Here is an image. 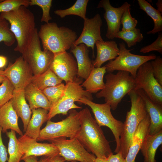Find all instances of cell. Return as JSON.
<instances>
[{"instance_id": "6da1fadb", "label": "cell", "mask_w": 162, "mask_h": 162, "mask_svg": "<svg viewBox=\"0 0 162 162\" xmlns=\"http://www.w3.org/2000/svg\"><path fill=\"white\" fill-rule=\"evenodd\" d=\"M80 112V125L76 137L88 152L96 158H107L113 153L101 127L87 107Z\"/></svg>"}, {"instance_id": "7a4b0ae2", "label": "cell", "mask_w": 162, "mask_h": 162, "mask_svg": "<svg viewBox=\"0 0 162 162\" xmlns=\"http://www.w3.org/2000/svg\"><path fill=\"white\" fill-rule=\"evenodd\" d=\"M0 17L6 20L17 42L14 50L21 53L30 43L37 29L34 15L24 6L10 11L0 13Z\"/></svg>"}, {"instance_id": "3957f363", "label": "cell", "mask_w": 162, "mask_h": 162, "mask_svg": "<svg viewBox=\"0 0 162 162\" xmlns=\"http://www.w3.org/2000/svg\"><path fill=\"white\" fill-rule=\"evenodd\" d=\"M38 33L43 50H49L54 55L71 48L77 39L75 32L66 27H59L55 22L41 25Z\"/></svg>"}, {"instance_id": "277c9868", "label": "cell", "mask_w": 162, "mask_h": 162, "mask_svg": "<svg viewBox=\"0 0 162 162\" xmlns=\"http://www.w3.org/2000/svg\"><path fill=\"white\" fill-rule=\"evenodd\" d=\"M103 89L97 93V98H104L105 103L115 110L124 96L135 87L134 78L128 72L118 70L116 74L108 73Z\"/></svg>"}, {"instance_id": "5b68a950", "label": "cell", "mask_w": 162, "mask_h": 162, "mask_svg": "<svg viewBox=\"0 0 162 162\" xmlns=\"http://www.w3.org/2000/svg\"><path fill=\"white\" fill-rule=\"evenodd\" d=\"M128 94L130 99L131 106L130 110L127 112L125 120L123 123L118 152L124 158L134 133L147 113L144 101L136 91L132 90Z\"/></svg>"}, {"instance_id": "8992f818", "label": "cell", "mask_w": 162, "mask_h": 162, "mask_svg": "<svg viewBox=\"0 0 162 162\" xmlns=\"http://www.w3.org/2000/svg\"><path fill=\"white\" fill-rule=\"evenodd\" d=\"M68 112V116L61 121L55 122L47 120L46 126L40 130L37 141H48L60 137H76L80 125V112L74 109Z\"/></svg>"}, {"instance_id": "52a82bcc", "label": "cell", "mask_w": 162, "mask_h": 162, "mask_svg": "<svg viewBox=\"0 0 162 162\" xmlns=\"http://www.w3.org/2000/svg\"><path fill=\"white\" fill-rule=\"evenodd\" d=\"M82 83V80L78 77L74 81L66 83L63 95L52 106L49 111L47 121L51 120L57 114L67 115L68 111L71 109L82 108V107L74 103L81 98L92 100V94L83 89L81 85Z\"/></svg>"}, {"instance_id": "ba28073f", "label": "cell", "mask_w": 162, "mask_h": 162, "mask_svg": "<svg viewBox=\"0 0 162 162\" xmlns=\"http://www.w3.org/2000/svg\"><path fill=\"white\" fill-rule=\"evenodd\" d=\"M21 54L33 75L41 74L49 69L54 57L51 52L41 50L37 29L29 45Z\"/></svg>"}, {"instance_id": "9c48e42d", "label": "cell", "mask_w": 162, "mask_h": 162, "mask_svg": "<svg viewBox=\"0 0 162 162\" xmlns=\"http://www.w3.org/2000/svg\"><path fill=\"white\" fill-rule=\"evenodd\" d=\"M119 46L118 56L105 66L108 73L115 70L125 71L128 72L134 78L140 66L146 62L154 59L157 57L154 54L142 56L132 54L130 52L132 50L127 49L123 42L119 43Z\"/></svg>"}, {"instance_id": "30bf717a", "label": "cell", "mask_w": 162, "mask_h": 162, "mask_svg": "<svg viewBox=\"0 0 162 162\" xmlns=\"http://www.w3.org/2000/svg\"><path fill=\"white\" fill-rule=\"evenodd\" d=\"M77 102L80 104H84L88 106L92 109L95 119L98 125L101 127L105 126L111 131L115 138L116 146L115 152H119L120 148V138L123 127V123L118 120L112 116L111 107L108 104H99L92 101L82 98Z\"/></svg>"}, {"instance_id": "8fae6325", "label": "cell", "mask_w": 162, "mask_h": 162, "mask_svg": "<svg viewBox=\"0 0 162 162\" xmlns=\"http://www.w3.org/2000/svg\"><path fill=\"white\" fill-rule=\"evenodd\" d=\"M57 148L59 154L68 161L94 162L96 158L89 153L77 139L60 137L48 140Z\"/></svg>"}, {"instance_id": "7c38bea8", "label": "cell", "mask_w": 162, "mask_h": 162, "mask_svg": "<svg viewBox=\"0 0 162 162\" xmlns=\"http://www.w3.org/2000/svg\"><path fill=\"white\" fill-rule=\"evenodd\" d=\"M134 80V90L142 89L151 99L162 104V86L153 75L150 62H146L140 66Z\"/></svg>"}, {"instance_id": "4fadbf2b", "label": "cell", "mask_w": 162, "mask_h": 162, "mask_svg": "<svg viewBox=\"0 0 162 162\" xmlns=\"http://www.w3.org/2000/svg\"><path fill=\"white\" fill-rule=\"evenodd\" d=\"M33 75L29 65L22 56L14 63H10L4 70H0V76L7 78L16 91L24 90L31 83Z\"/></svg>"}, {"instance_id": "5bb4252c", "label": "cell", "mask_w": 162, "mask_h": 162, "mask_svg": "<svg viewBox=\"0 0 162 162\" xmlns=\"http://www.w3.org/2000/svg\"><path fill=\"white\" fill-rule=\"evenodd\" d=\"M50 68L66 83L73 82L78 78L76 62L66 51L54 55Z\"/></svg>"}, {"instance_id": "9a60e30c", "label": "cell", "mask_w": 162, "mask_h": 162, "mask_svg": "<svg viewBox=\"0 0 162 162\" xmlns=\"http://www.w3.org/2000/svg\"><path fill=\"white\" fill-rule=\"evenodd\" d=\"M130 5L125 2L120 7L115 8L111 5L109 0H102L99 2L97 8H103L105 10L104 16L107 25L106 36L107 38L112 39L115 38L120 31L122 15L125 9Z\"/></svg>"}, {"instance_id": "2e32d148", "label": "cell", "mask_w": 162, "mask_h": 162, "mask_svg": "<svg viewBox=\"0 0 162 162\" xmlns=\"http://www.w3.org/2000/svg\"><path fill=\"white\" fill-rule=\"evenodd\" d=\"M102 23L101 18L99 14H97L91 18L86 17L84 20L83 29L79 37L74 44V46L83 44L87 47H91L94 57V46L98 40H103L101 34L100 28Z\"/></svg>"}, {"instance_id": "e0dca14e", "label": "cell", "mask_w": 162, "mask_h": 162, "mask_svg": "<svg viewBox=\"0 0 162 162\" xmlns=\"http://www.w3.org/2000/svg\"><path fill=\"white\" fill-rule=\"evenodd\" d=\"M18 140L23 154L21 160L29 156H46L59 154L57 148L52 143H39L36 140L24 134Z\"/></svg>"}, {"instance_id": "ac0fdd59", "label": "cell", "mask_w": 162, "mask_h": 162, "mask_svg": "<svg viewBox=\"0 0 162 162\" xmlns=\"http://www.w3.org/2000/svg\"><path fill=\"white\" fill-rule=\"evenodd\" d=\"M136 92L144 102L146 111L150 119V124L148 134H155L162 130V104L152 99L142 89Z\"/></svg>"}, {"instance_id": "d6986e66", "label": "cell", "mask_w": 162, "mask_h": 162, "mask_svg": "<svg viewBox=\"0 0 162 162\" xmlns=\"http://www.w3.org/2000/svg\"><path fill=\"white\" fill-rule=\"evenodd\" d=\"M150 124V118L147 113L145 117L140 124L133 136L125 158V162H135L137 155L140 150L146 136L148 134Z\"/></svg>"}, {"instance_id": "ffe728a7", "label": "cell", "mask_w": 162, "mask_h": 162, "mask_svg": "<svg viewBox=\"0 0 162 162\" xmlns=\"http://www.w3.org/2000/svg\"><path fill=\"white\" fill-rule=\"evenodd\" d=\"M70 52L75 57L78 68L77 77L86 79L93 66L92 61L89 56L88 47L83 44L73 45Z\"/></svg>"}, {"instance_id": "44dd1931", "label": "cell", "mask_w": 162, "mask_h": 162, "mask_svg": "<svg viewBox=\"0 0 162 162\" xmlns=\"http://www.w3.org/2000/svg\"><path fill=\"white\" fill-rule=\"evenodd\" d=\"M97 48L96 58L92 61L95 68L101 67L104 62L114 59L118 55L119 49L116 42L114 40H98L95 43Z\"/></svg>"}, {"instance_id": "7402d4cb", "label": "cell", "mask_w": 162, "mask_h": 162, "mask_svg": "<svg viewBox=\"0 0 162 162\" xmlns=\"http://www.w3.org/2000/svg\"><path fill=\"white\" fill-rule=\"evenodd\" d=\"M18 117L12 106L10 100L0 107V128L3 133L9 129L13 130L19 135L23 134L18 124Z\"/></svg>"}, {"instance_id": "603a6c76", "label": "cell", "mask_w": 162, "mask_h": 162, "mask_svg": "<svg viewBox=\"0 0 162 162\" xmlns=\"http://www.w3.org/2000/svg\"><path fill=\"white\" fill-rule=\"evenodd\" d=\"M10 101L14 110L22 120L23 131L25 132L31 119L32 111L26 102L24 89L18 91L14 90Z\"/></svg>"}, {"instance_id": "cb8c5ba5", "label": "cell", "mask_w": 162, "mask_h": 162, "mask_svg": "<svg viewBox=\"0 0 162 162\" xmlns=\"http://www.w3.org/2000/svg\"><path fill=\"white\" fill-rule=\"evenodd\" d=\"M24 91L31 110L39 108L50 110L52 105L42 91L30 83L25 88Z\"/></svg>"}, {"instance_id": "d4e9b609", "label": "cell", "mask_w": 162, "mask_h": 162, "mask_svg": "<svg viewBox=\"0 0 162 162\" xmlns=\"http://www.w3.org/2000/svg\"><path fill=\"white\" fill-rule=\"evenodd\" d=\"M162 143V130L154 135H147L140 149L144 162H156V152Z\"/></svg>"}, {"instance_id": "484cf974", "label": "cell", "mask_w": 162, "mask_h": 162, "mask_svg": "<svg viewBox=\"0 0 162 162\" xmlns=\"http://www.w3.org/2000/svg\"><path fill=\"white\" fill-rule=\"evenodd\" d=\"M106 72L105 66L98 68H95L93 66L88 76L82 83V86L85 88L86 91L92 94L97 93L102 90L104 87L103 79Z\"/></svg>"}, {"instance_id": "4316f807", "label": "cell", "mask_w": 162, "mask_h": 162, "mask_svg": "<svg viewBox=\"0 0 162 162\" xmlns=\"http://www.w3.org/2000/svg\"><path fill=\"white\" fill-rule=\"evenodd\" d=\"M32 116L24 134L36 140L38 137L42 124L47 121L49 111L41 108L32 110Z\"/></svg>"}, {"instance_id": "83f0119b", "label": "cell", "mask_w": 162, "mask_h": 162, "mask_svg": "<svg viewBox=\"0 0 162 162\" xmlns=\"http://www.w3.org/2000/svg\"><path fill=\"white\" fill-rule=\"evenodd\" d=\"M62 81L50 68L41 74L33 75L31 83L43 91L47 88L57 85Z\"/></svg>"}, {"instance_id": "f1b7e54d", "label": "cell", "mask_w": 162, "mask_h": 162, "mask_svg": "<svg viewBox=\"0 0 162 162\" xmlns=\"http://www.w3.org/2000/svg\"><path fill=\"white\" fill-rule=\"evenodd\" d=\"M140 8L144 11L152 19L154 23L153 29L147 32V34H155L162 31V13L153 7L145 0H138Z\"/></svg>"}, {"instance_id": "f546056e", "label": "cell", "mask_w": 162, "mask_h": 162, "mask_svg": "<svg viewBox=\"0 0 162 162\" xmlns=\"http://www.w3.org/2000/svg\"><path fill=\"white\" fill-rule=\"evenodd\" d=\"M9 139L8 146V152L9 157L8 162H20L23 154L21 146L17 138L15 132L10 130L6 133Z\"/></svg>"}, {"instance_id": "4dcf8cb0", "label": "cell", "mask_w": 162, "mask_h": 162, "mask_svg": "<svg viewBox=\"0 0 162 162\" xmlns=\"http://www.w3.org/2000/svg\"><path fill=\"white\" fill-rule=\"evenodd\" d=\"M88 2V0H77L70 7L64 10H55L54 13L62 18L68 15H75L84 20L86 18L87 7Z\"/></svg>"}, {"instance_id": "1f68e13d", "label": "cell", "mask_w": 162, "mask_h": 162, "mask_svg": "<svg viewBox=\"0 0 162 162\" xmlns=\"http://www.w3.org/2000/svg\"><path fill=\"white\" fill-rule=\"evenodd\" d=\"M115 38L124 40L128 47L130 48L141 42L143 39V36L140 29L135 28L130 30L120 31Z\"/></svg>"}, {"instance_id": "d6a6232c", "label": "cell", "mask_w": 162, "mask_h": 162, "mask_svg": "<svg viewBox=\"0 0 162 162\" xmlns=\"http://www.w3.org/2000/svg\"><path fill=\"white\" fill-rule=\"evenodd\" d=\"M8 22L0 17V43L3 42L7 46L12 45L15 41V37L11 31Z\"/></svg>"}, {"instance_id": "836d02e7", "label": "cell", "mask_w": 162, "mask_h": 162, "mask_svg": "<svg viewBox=\"0 0 162 162\" xmlns=\"http://www.w3.org/2000/svg\"><path fill=\"white\" fill-rule=\"evenodd\" d=\"M65 87V85L62 82L57 85L47 88L42 91L52 106L62 96Z\"/></svg>"}, {"instance_id": "e575fe53", "label": "cell", "mask_w": 162, "mask_h": 162, "mask_svg": "<svg viewBox=\"0 0 162 162\" xmlns=\"http://www.w3.org/2000/svg\"><path fill=\"white\" fill-rule=\"evenodd\" d=\"M14 89L10 82L5 77L0 86V107L11 100Z\"/></svg>"}, {"instance_id": "d590c367", "label": "cell", "mask_w": 162, "mask_h": 162, "mask_svg": "<svg viewBox=\"0 0 162 162\" xmlns=\"http://www.w3.org/2000/svg\"><path fill=\"white\" fill-rule=\"evenodd\" d=\"M52 2V0H30L29 6L35 5L40 7L42 10L40 21L48 23L52 19L50 14Z\"/></svg>"}, {"instance_id": "8d00e7d4", "label": "cell", "mask_w": 162, "mask_h": 162, "mask_svg": "<svg viewBox=\"0 0 162 162\" xmlns=\"http://www.w3.org/2000/svg\"><path fill=\"white\" fill-rule=\"evenodd\" d=\"M29 2V0H0V13L10 11L22 6L28 7Z\"/></svg>"}, {"instance_id": "74e56055", "label": "cell", "mask_w": 162, "mask_h": 162, "mask_svg": "<svg viewBox=\"0 0 162 162\" xmlns=\"http://www.w3.org/2000/svg\"><path fill=\"white\" fill-rule=\"evenodd\" d=\"M130 7L125 9L122 16L121 23L122 26V30L132 29L136 28L137 24V20L131 15Z\"/></svg>"}, {"instance_id": "f35d334b", "label": "cell", "mask_w": 162, "mask_h": 162, "mask_svg": "<svg viewBox=\"0 0 162 162\" xmlns=\"http://www.w3.org/2000/svg\"><path fill=\"white\" fill-rule=\"evenodd\" d=\"M150 62L153 75L157 82L162 86V58L160 56H158Z\"/></svg>"}, {"instance_id": "ab89813d", "label": "cell", "mask_w": 162, "mask_h": 162, "mask_svg": "<svg viewBox=\"0 0 162 162\" xmlns=\"http://www.w3.org/2000/svg\"><path fill=\"white\" fill-rule=\"evenodd\" d=\"M152 51H156L162 54V33L159 32L157 39L152 44L142 47L140 52L142 53H147Z\"/></svg>"}, {"instance_id": "60d3db41", "label": "cell", "mask_w": 162, "mask_h": 162, "mask_svg": "<svg viewBox=\"0 0 162 162\" xmlns=\"http://www.w3.org/2000/svg\"><path fill=\"white\" fill-rule=\"evenodd\" d=\"M2 132V129L0 128V162H6L8 161V158L7 149L3 142Z\"/></svg>"}, {"instance_id": "b9f144b4", "label": "cell", "mask_w": 162, "mask_h": 162, "mask_svg": "<svg viewBox=\"0 0 162 162\" xmlns=\"http://www.w3.org/2000/svg\"><path fill=\"white\" fill-rule=\"evenodd\" d=\"M62 157L57 154L49 156H42L38 162H65Z\"/></svg>"}, {"instance_id": "7bdbcfd3", "label": "cell", "mask_w": 162, "mask_h": 162, "mask_svg": "<svg viewBox=\"0 0 162 162\" xmlns=\"http://www.w3.org/2000/svg\"><path fill=\"white\" fill-rule=\"evenodd\" d=\"M109 162H125L124 158L121 154L118 152L115 154L113 153L107 158Z\"/></svg>"}, {"instance_id": "ee69618b", "label": "cell", "mask_w": 162, "mask_h": 162, "mask_svg": "<svg viewBox=\"0 0 162 162\" xmlns=\"http://www.w3.org/2000/svg\"><path fill=\"white\" fill-rule=\"evenodd\" d=\"M25 162H38L37 157L33 156H29L23 158Z\"/></svg>"}, {"instance_id": "f6af8a7d", "label": "cell", "mask_w": 162, "mask_h": 162, "mask_svg": "<svg viewBox=\"0 0 162 162\" xmlns=\"http://www.w3.org/2000/svg\"><path fill=\"white\" fill-rule=\"evenodd\" d=\"M7 59L6 57L0 56V69L4 68L6 65Z\"/></svg>"}, {"instance_id": "bcb514c9", "label": "cell", "mask_w": 162, "mask_h": 162, "mask_svg": "<svg viewBox=\"0 0 162 162\" xmlns=\"http://www.w3.org/2000/svg\"><path fill=\"white\" fill-rule=\"evenodd\" d=\"M156 5L157 7V10L161 13H162V1L158 0L156 3Z\"/></svg>"}, {"instance_id": "7dc6e473", "label": "cell", "mask_w": 162, "mask_h": 162, "mask_svg": "<svg viewBox=\"0 0 162 162\" xmlns=\"http://www.w3.org/2000/svg\"><path fill=\"white\" fill-rule=\"evenodd\" d=\"M94 162H109L107 158H96Z\"/></svg>"}, {"instance_id": "c3c4849f", "label": "cell", "mask_w": 162, "mask_h": 162, "mask_svg": "<svg viewBox=\"0 0 162 162\" xmlns=\"http://www.w3.org/2000/svg\"><path fill=\"white\" fill-rule=\"evenodd\" d=\"M5 78V77L0 76V83H2Z\"/></svg>"}, {"instance_id": "681fc988", "label": "cell", "mask_w": 162, "mask_h": 162, "mask_svg": "<svg viewBox=\"0 0 162 162\" xmlns=\"http://www.w3.org/2000/svg\"><path fill=\"white\" fill-rule=\"evenodd\" d=\"M70 162H77L76 161H71Z\"/></svg>"}]
</instances>
